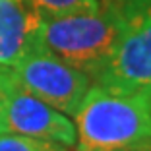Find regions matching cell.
<instances>
[{"mask_svg":"<svg viewBox=\"0 0 151 151\" xmlns=\"http://www.w3.org/2000/svg\"><path fill=\"white\" fill-rule=\"evenodd\" d=\"M74 116L78 151H151V91L93 83Z\"/></svg>","mask_w":151,"mask_h":151,"instance_id":"obj_1","label":"cell"},{"mask_svg":"<svg viewBox=\"0 0 151 151\" xmlns=\"http://www.w3.org/2000/svg\"><path fill=\"white\" fill-rule=\"evenodd\" d=\"M8 68L23 89L64 114L74 116L91 87L89 76L72 68L41 43Z\"/></svg>","mask_w":151,"mask_h":151,"instance_id":"obj_4","label":"cell"},{"mask_svg":"<svg viewBox=\"0 0 151 151\" xmlns=\"http://www.w3.org/2000/svg\"><path fill=\"white\" fill-rule=\"evenodd\" d=\"M43 14L33 0H0V66H14L35 49Z\"/></svg>","mask_w":151,"mask_h":151,"instance_id":"obj_6","label":"cell"},{"mask_svg":"<svg viewBox=\"0 0 151 151\" xmlns=\"http://www.w3.org/2000/svg\"><path fill=\"white\" fill-rule=\"evenodd\" d=\"M62 151H68V149H62Z\"/></svg>","mask_w":151,"mask_h":151,"instance_id":"obj_9","label":"cell"},{"mask_svg":"<svg viewBox=\"0 0 151 151\" xmlns=\"http://www.w3.org/2000/svg\"><path fill=\"white\" fill-rule=\"evenodd\" d=\"M116 39L118 19L112 0H103L97 8L45 16L39 31L41 45L91 80L107 66Z\"/></svg>","mask_w":151,"mask_h":151,"instance_id":"obj_2","label":"cell"},{"mask_svg":"<svg viewBox=\"0 0 151 151\" xmlns=\"http://www.w3.org/2000/svg\"><path fill=\"white\" fill-rule=\"evenodd\" d=\"M60 143L47 142L39 138H29L22 134L4 132L0 134V151H62Z\"/></svg>","mask_w":151,"mask_h":151,"instance_id":"obj_7","label":"cell"},{"mask_svg":"<svg viewBox=\"0 0 151 151\" xmlns=\"http://www.w3.org/2000/svg\"><path fill=\"white\" fill-rule=\"evenodd\" d=\"M0 91L6 132L47 139L66 147L76 145V126L70 118L23 89L14 80L8 66H0Z\"/></svg>","mask_w":151,"mask_h":151,"instance_id":"obj_5","label":"cell"},{"mask_svg":"<svg viewBox=\"0 0 151 151\" xmlns=\"http://www.w3.org/2000/svg\"><path fill=\"white\" fill-rule=\"evenodd\" d=\"M118 39L95 83L126 91H151V0H112Z\"/></svg>","mask_w":151,"mask_h":151,"instance_id":"obj_3","label":"cell"},{"mask_svg":"<svg viewBox=\"0 0 151 151\" xmlns=\"http://www.w3.org/2000/svg\"><path fill=\"white\" fill-rule=\"evenodd\" d=\"M6 132V124H4V103H2V91H0V134Z\"/></svg>","mask_w":151,"mask_h":151,"instance_id":"obj_8","label":"cell"}]
</instances>
